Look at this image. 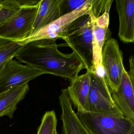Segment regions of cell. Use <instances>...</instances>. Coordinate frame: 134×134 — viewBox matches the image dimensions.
Listing matches in <instances>:
<instances>
[{"instance_id": "1", "label": "cell", "mask_w": 134, "mask_h": 134, "mask_svg": "<svg viewBox=\"0 0 134 134\" xmlns=\"http://www.w3.org/2000/svg\"><path fill=\"white\" fill-rule=\"evenodd\" d=\"M56 40L35 41L22 46L15 58L44 74H51L72 81L85 69L74 52L66 54L58 49Z\"/></svg>"}, {"instance_id": "2", "label": "cell", "mask_w": 134, "mask_h": 134, "mask_svg": "<svg viewBox=\"0 0 134 134\" xmlns=\"http://www.w3.org/2000/svg\"><path fill=\"white\" fill-rule=\"evenodd\" d=\"M61 39L79 56L87 70L94 72L92 30L89 15H82L74 21L62 34Z\"/></svg>"}, {"instance_id": "3", "label": "cell", "mask_w": 134, "mask_h": 134, "mask_svg": "<svg viewBox=\"0 0 134 134\" xmlns=\"http://www.w3.org/2000/svg\"><path fill=\"white\" fill-rule=\"evenodd\" d=\"M19 10L0 25V38L20 42L30 36L40 1H22Z\"/></svg>"}, {"instance_id": "4", "label": "cell", "mask_w": 134, "mask_h": 134, "mask_svg": "<svg viewBox=\"0 0 134 134\" xmlns=\"http://www.w3.org/2000/svg\"><path fill=\"white\" fill-rule=\"evenodd\" d=\"M77 114L91 134H134V121L124 116L91 112Z\"/></svg>"}, {"instance_id": "5", "label": "cell", "mask_w": 134, "mask_h": 134, "mask_svg": "<svg viewBox=\"0 0 134 134\" xmlns=\"http://www.w3.org/2000/svg\"><path fill=\"white\" fill-rule=\"evenodd\" d=\"M88 112L124 116L114 102L104 73L92 72Z\"/></svg>"}, {"instance_id": "6", "label": "cell", "mask_w": 134, "mask_h": 134, "mask_svg": "<svg viewBox=\"0 0 134 134\" xmlns=\"http://www.w3.org/2000/svg\"><path fill=\"white\" fill-rule=\"evenodd\" d=\"M123 53L116 40L110 37L102 50V64L110 92H116L121 82L123 65Z\"/></svg>"}, {"instance_id": "7", "label": "cell", "mask_w": 134, "mask_h": 134, "mask_svg": "<svg viewBox=\"0 0 134 134\" xmlns=\"http://www.w3.org/2000/svg\"><path fill=\"white\" fill-rule=\"evenodd\" d=\"M91 0L74 11L61 16L54 21L33 33L30 36L19 42L21 45L35 41L41 40L61 39L62 34L68 26L79 17L89 14L91 8Z\"/></svg>"}, {"instance_id": "8", "label": "cell", "mask_w": 134, "mask_h": 134, "mask_svg": "<svg viewBox=\"0 0 134 134\" xmlns=\"http://www.w3.org/2000/svg\"><path fill=\"white\" fill-rule=\"evenodd\" d=\"M44 74L40 70L12 59L6 63L0 72V93L29 83Z\"/></svg>"}, {"instance_id": "9", "label": "cell", "mask_w": 134, "mask_h": 134, "mask_svg": "<svg viewBox=\"0 0 134 134\" xmlns=\"http://www.w3.org/2000/svg\"><path fill=\"white\" fill-rule=\"evenodd\" d=\"M91 74V71L87 70L85 73L77 76L70 81L69 86L66 88L70 100L77 109V113L88 112Z\"/></svg>"}, {"instance_id": "10", "label": "cell", "mask_w": 134, "mask_h": 134, "mask_svg": "<svg viewBox=\"0 0 134 134\" xmlns=\"http://www.w3.org/2000/svg\"><path fill=\"white\" fill-rule=\"evenodd\" d=\"M134 83L124 69L120 85L116 92L111 93L112 98L124 116L134 121Z\"/></svg>"}, {"instance_id": "11", "label": "cell", "mask_w": 134, "mask_h": 134, "mask_svg": "<svg viewBox=\"0 0 134 134\" xmlns=\"http://www.w3.org/2000/svg\"><path fill=\"white\" fill-rule=\"evenodd\" d=\"M59 98L62 111L63 134H91L73 109L66 89L62 91Z\"/></svg>"}, {"instance_id": "12", "label": "cell", "mask_w": 134, "mask_h": 134, "mask_svg": "<svg viewBox=\"0 0 134 134\" xmlns=\"http://www.w3.org/2000/svg\"><path fill=\"white\" fill-rule=\"evenodd\" d=\"M119 15L118 36L123 43L134 41V0H116Z\"/></svg>"}, {"instance_id": "13", "label": "cell", "mask_w": 134, "mask_h": 134, "mask_svg": "<svg viewBox=\"0 0 134 134\" xmlns=\"http://www.w3.org/2000/svg\"><path fill=\"white\" fill-rule=\"evenodd\" d=\"M29 88L26 83L0 93V117L13 118L18 104L25 97Z\"/></svg>"}, {"instance_id": "14", "label": "cell", "mask_w": 134, "mask_h": 134, "mask_svg": "<svg viewBox=\"0 0 134 134\" xmlns=\"http://www.w3.org/2000/svg\"><path fill=\"white\" fill-rule=\"evenodd\" d=\"M91 18L92 34V47L94 72H104L102 64V50L105 41L110 38V32L109 26L97 24L93 15Z\"/></svg>"}, {"instance_id": "15", "label": "cell", "mask_w": 134, "mask_h": 134, "mask_svg": "<svg viewBox=\"0 0 134 134\" xmlns=\"http://www.w3.org/2000/svg\"><path fill=\"white\" fill-rule=\"evenodd\" d=\"M61 1L62 0H41L34 25L32 33L61 17Z\"/></svg>"}, {"instance_id": "16", "label": "cell", "mask_w": 134, "mask_h": 134, "mask_svg": "<svg viewBox=\"0 0 134 134\" xmlns=\"http://www.w3.org/2000/svg\"><path fill=\"white\" fill-rule=\"evenodd\" d=\"M22 46L19 42L0 38V65L13 59Z\"/></svg>"}, {"instance_id": "17", "label": "cell", "mask_w": 134, "mask_h": 134, "mask_svg": "<svg viewBox=\"0 0 134 134\" xmlns=\"http://www.w3.org/2000/svg\"><path fill=\"white\" fill-rule=\"evenodd\" d=\"M58 120L54 110L47 111L42 117L37 134H55Z\"/></svg>"}, {"instance_id": "18", "label": "cell", "mask_w": 134, "mask_h": 134, "mask_svg": "<svg viewBox=\"0 0 134 134\" xmlns=\"http://www.w3.org/2000/svg\"><path fill=\"white\" fill-rule=\"evenodd\" d=\"M22 5V1H0V25L14 15L20 9Z\"/></svg>"}, {"instance_id": "19", "label": "cell", "mask_w": 134, "mask_h": 134, "mask_svg": "<svg viewBox=\"0 0 134 134\" xmlns=\"http://www.w3.org/2000/svg\"><path fill=\"white\" fill-rule=\"evenodd\" d=\"M88 0H62L60 4L61 16L74 11L85 4Z\"/></svg>"}, {"instance_id": "20", "label": "cell", "mask_w": 134, "mask_h": 134, "mask_svg": "<svg viewBox=\"0 0 134 134\" xmlns=\"http://www.w3.org/2000/svg\"><path fill=\"white\" fill-rule=\"evenodd\" d=\"M129 66L130 69L128 72L129 77L131 81L134 83V57L132 55L131 56L129 59Z\"/></svg>"}, {"instance_id": "21", "label": "cell", "mask_w": 134, "mask_h": 134, "mask_svg": "<svg viewBox=\"0 0 134 134\" xmlns=\"http://www.w3.org/2000/svg\"><path fill=\"white\" fill-rule=\"evenodd\" d=\"M6 63H3V64L0 65V72H1L2 69H3V67L4 66V65H5V64H6Z\"/></svg>"}, {"instance_id": "22", "label": "cell", "mask_w": 134, "mask_h": 134, "mask_svg": "<svg viewBox=\"0 0 134 134\" xmlns=\"http://www.w3.org/2000/svg\"><path fill=\"white\" fill-rule=\"evenodd\" d=\"M55 134H58V132H56V133H55Z\"/></svg>"}]
</instances>
